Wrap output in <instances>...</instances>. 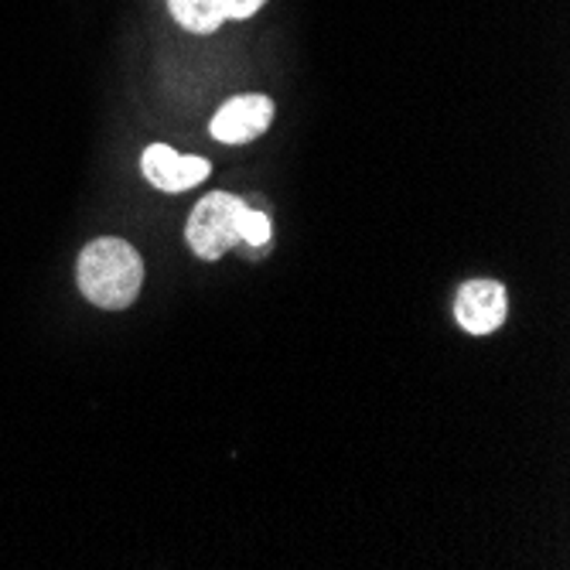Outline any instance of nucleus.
I'll list each match as a JSON object with an SVG mask.
<instances>
[{
	"label": "nucleus",
	"instance_id": "f257e3e1",
	"mask_svg": "<svg viewBox=\"0 0 570 570\" xmlns=\"http://www.w3.org/2000/svg\"><path fill=\"white\" fill-rule=\"evenodd\" d=\"M140 284L144 261L127 239L102 236L79 253V287L96 307L124 311L140 294Z\"/></svg>",
	"mask_w": 570,
	"mask_h": 570
},
{
	"label": "nucleus",
	"instance_id": "20e7f679",
	"mask_svg": "<svg viewBox=\"0 0 570 570\" xmlns=\"http://www.w3.org/2000/svg\"><path fill=\"white\" fill-rule=\"evenodd\" d=\"M271 120H274V99L261 92L236 96L213 117V137L223 144H249L261 134H267Z\"/></svg>",
	"mask_w": 570,
	"mask_h": 570
},
{
	"label": "nucleus",
	"instance_id": "f03ea898",
	"mask_svg": "<svg viewBox=\"0 0 570 570\" xmlns=\"http://www.w3.org/2000/svg\"><path fill=\"white\" fill-rule=\"evenodd\" d=\"M246 213V202L229 191H209L188 219V246L202 261H219L229 249L239 246V219Z\"/></svg>",
	"mask_w": 570,
	"mask_h": 570
},
{
	"label": "nucleus",
	"instance_id": "39448f33",
	"mask_svg": "<svg viewBox=\"0 0 570 570\" xmlns=\"http://www.w3.org/2000/svg\"><path fill=\"white\" fill-rule=\"evenodd\" d=\"M144 175L154 188L161 191H188L198 181L209 178V161L205 158H185L168 144H150L144 150Z\"/></svg>",
	"mask_w": 570,
	"mask_h": 570
},
{
	"label": "nucleus",
	"instance_id": "423d86ee",
	"mask_svg": "<svg viewBox=\"0 0 570 570\" xmlns=\"http://www.w3.org/2000/svg\"><path fill=\"white\" fill-rule=\"evenodd\" d=\"M171 18L191 35H213L223 21H229L233 0H168Z\"/></svg>",
	"mask_w": 570,
	"mask_h": 570
},
{
	"label": "nucleus",
	"instance_id": "7ed1b4c3",
	"mask_svg": "<svg viewBox=\"0 0 570 570\" xmlns=\"http://www.w3.org/2000/svg\"><path fill=\"white\" fill-rule=\"evenodd\" d=\"M509 315V297L499 281H469L454 297V318L469 335H492Z\"/></svg>",
	"mask_w": 570,
	"mask_h": 570
},
{
	"label": "nucleus",
	"instance_id": "6e6552de",
	"mask_svg": "<svg viewBox=\"0 0 570 570\" xmlns=\"http://www.w3.org/2000/svg\"><path fill=\"white\" fill-rule=\"evenodd\" d=\"M267 0H233V11H229V21H249L256 11H261Z\"/></svg>",
	"mask_w": 570,
	"mask_h": 570
},
{
	"label": "nucleus",
	"instance_id": "0eeeda50",
	"mask_svg": "<svg viewBox=\"0 0 570 570\" xmlns=\"http://www.w3.org/2000/svg\"><path fill=\"white\" fill-rule=\"evenodd\" d=\"M274 236V226L267 219V213H256L246 205V213L239 219V243H246L249 249H264Z\"/></svg>",
	"mask_w": 570,
	"mask_h": 570
}]
</instances>
